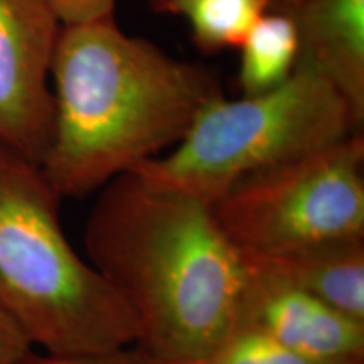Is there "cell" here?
Wrapping results in <instances>:
<instances>
[{
	"label": "cell",
	"mask_w": 364,
	"mask_h": 364,
	"mask_svg": "<svg viewBox=\"0 0 364 364\" xmlns=\"http://www.w3.org/2000/svg\"><path fill=\"white\" fill-rule=\"evenodd\" d=\"M86 260L129 307L134 348L154 364H193L240 324L248 268L215 204L140 171L98 191Z\"/></svg>",
	"instance_id": "1"
},
{
	"label": "cell",
	"mask_w": 364,
	"mask_h": 364,
	"mask_svg": "<svg viewBox=\"0 0 364 364\" xmlns=\"http://www.w3.org/2000/svg\"><path fill=\"white\" fill-rule=\"evenodd\" d=\"M51 88L54 132L41 169L63 199L161 157L221 95L211 70L124 33L115 17L63 26Z\"/></svg>",
	"instance_id": "2"
},
{
	"label": "cell",
	"mask_w": 364,
	"mask_h": 364,
	"mask_svg": "<svg viewBox=\"0 0 364 364\" xmlns=\"http://www.w3.org/2000/svg\"><path fill=\"white\" fill-rule=\"evenodd\" d=\"M61 201L41 166L0 140V306L46 353L132 348L135 318L70 243Z\"/></svg>",
	"instance_id": "3"
},
{
	"label": "cell",
	"mask_w": 364,
	"mask_h": 364,
	"mask_svg": "<svg viewBox=\"0 0 364 364\" xmlns=\"http://www.w3.org/2000/svg\"><path fill=\"white\" fill-rule=\"evenodd\" d=\"M363 127L343 95L299 63L277 88L204 105L171 152L136 171L215 203L231 186L346 139Z\"/></svg>",
	"instance_id": "4"
},
{
	"label": "cell",
	"mask_w": 364,
	"mask_h": 364,
	"mask_svg": "<svg viewBox=\"0 0 364 364\" xmlns=\"http://www.w3.org/2000/svg\"><path fill=\"white\" fill-rule=\"evenodd\" d=\"M213 204L245 260L364 238L363 132L243 177Z\"/></svg>",
	"instance_id": "5"
},
{
	"label": "cell",
	"mask_w": 364,
	"mask_h": 364,
	"mask_svg": "<svg viewBox=\"0 0 364 364\" xmlns=\"http://www.w3.org/2000/svg\"><path fill=\"white\" fill-rule=\"evenodd\" d=\"M61 29L46 0H0V140L38 166L53 140L51 66Z\"/></svg>",
	"instance_id": "6"
},
{
	"label": "cell",
	"mask_w": 364,
	"mask_h": 364,
	"mask_svg": "<svg viewBox=\"0 0 364 364\" xmlns=\"http://www.w3.org/2000/svg\"><path fill=\"white\" fill-rule=\"evenodd\" d=\"M247 268L238 326L262 331L304 356L364 364V322L344 316L260 267L247 263Z\"/></svg>",
	"instance_id": "7"
},
{
	"label": "cell",
	"mask_w": 364,
	"mask_h": 364,
	"mask_svg": "<svg viewBox=\"0 0 364 364\" xmlns=\"http://www.w3.org/2000/svg\"><path fill=\"white\" fill-rule=\"evenodd\" d=\"M287 11L297 26L299 63L321 73L364 125V0H300Z\"/></svg>",
	"instance_id": "8"
},
{
	"label": "cell",
	"mask_w": 364,
	"mask_h": 364,
	"mask_svg": "<svg viewBox=\"0 0 364 364\" xmlns=\"http://www.w3.org/2000/svg\"><path fill=\"white\" fill-rule=\"evenodd\" d=\"M245 262L364 322V238L327 241L275 258Z\"/></svg>",
	"instance_id": "9"
},
{
	"label": "cell",
	"mask_w": 364,
	"mask_h": 364,
	"mask_svg": "<svg viewBox=\"0 0 364 364\" xmlns=\"http://www.w3.org/2000/svg\"><path fill=\"white\" fill-rule=\"evenodd\" d=\"M238 85L243 95L265 93L290 78L299 65L300 43L294 17L268 9L238 46Z\"/></svg>",
	"instance_id": "10"
},
{
	"label": "cell",
	"mask_w": 364,
	"mask_h": 364,
	"mask_svg": "<svg viewBox=\"0 0 364 364\" xmlns=\"http://www.w3.org/2000/svg\"><path fill=\"white\" fill-rule=\"evenodd\" d=\"M154 11L188 22L199 51L216 54L238 49L273 0H150Z\"/></svg>",
	"instance_id": "11"
},
{
	"label": "cell",
	"mask_w": 364,
	"mask_h": 364,
	"mask_svg": "<svg viewBox=\"0 0 364 364\" xmlns=\"http://www.w3.org/2000/svg\"><path fill=\"white\" fill-rule=\"evenodd\" d=\"M193 364H341L304 356L262 331L238 326L215 353Z\"/></svg>",
	"instance_id": "12"
},
{
	"label": "cell",
	"mask_w": 364,
	"mask_h": 364,
	"mask_svg": "<svg viewBox=\"0 0 364 364\" xmlns=\"http://www.w3.org/2000/svg\"><path fill=\"white\" fill-rule=\"evenodd\" d=\"M12 364H145V359L140 353L132 348L118 349L110 353L98 354H51L46 353L38 356L33 351L27 353L24 358L17 359Z\"/></svg>",
	"instance_id": "13"
},
{
	"label": "cell",
	"mask_w": 364,
	"mask_h": 364,
	"mask_svg": "<svg viewBox=\"0 0 364 364\" xmlns=\"http://www.w3.org/2000/svg\"><path fill=\"white\" fill-rule=\"evenodd\" d=\"M63 26L86 24L113 17L117 0H46Z\"/></svg>",
	"instance_id": "14"
},
{
	"label": "cell",
	"mask_w": 364,
	"mask_h": 364,
	"mask_svg": "<svg viewBox=\"0 0 364 364\" xmlns=\"http://www.w3.org/2000/svg\"><path fill=\"white\" fill-rule=\"evenodd\" d=\"M33 351V344L9 316L6 309L0 306V364H12Z\"/></svg>",
	"instance_id": "15"
},
{
	"label": "cell",
	"mask_w": 364,
	"mask_h": 364,
	"mask_svg": "<svg viewBox=\"0 0 364 364\" xmlns=\"http://www.w3.org/2000/svg\"><path fill=\"white\" fill-rule=\"evenodd\" d=\"M300 2V0H273L272 7L273 9H289L295 6V4Z\"/></svg>",
	"instance_id": "16"
},
{
	"label": "cell",
	"mask_w": 364,
	"mask_h": 364,
	"mask_svg": "<svg viewBox=\"0 0 364 364\" xmlns=\"http://www.w3.org/2000/svg\"><path fill=\"white\" fill-rule=\"evenodd\" d=\"M140 356H142V354H140ZM144 358V356H142ZM145 359V358H144ZM145 364H154V363H150V361H147V359H145Z\"/></svg>",
	"instance_id": "17"
}]
</instances>
